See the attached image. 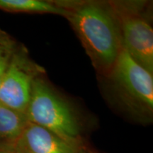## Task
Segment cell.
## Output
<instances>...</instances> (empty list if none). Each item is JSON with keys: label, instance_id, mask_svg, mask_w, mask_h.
<instances>
[{"label": "cell", "instance_id": "cell-12", "mask_svg": "<svg viewBox=\"0 0 153 153\" xmlns=\"http://www.w3.org/2000/svg\"><path fill=\"white\" fill-rule=\"evenodd\" d=\"M2 37H3V36H0V39H1V38H2Z\"/></svg>", "mask_w": 153, "mask_h": 153}, {"label": "cell", "instance_id": "cell-7", "mask_svg": "<svg viewBox=\"0 0 153 153\" xmlns=\"http://www.w3.org/2000/svg\"><path fill=\"white\" fill-rule=\"evenodd\" d=\"M27 123L24 114L0 104V149L11 146Z\"/></svg>", "mask_w": 153, "mask_h": 153}, {"label": "cell", "instance_id": "cell-9", "mask_svg": "<svg viewBox=\"0 0 153 153\" xmlns=\"http://www.w3.org/2000/svg\"><path fill=\"white\" fill-rule=\"evenodd\" d=\"M15 51L14 43L6 37L0 39V85Z\"/></svg>", "mask_w": 153, "mask_h": 153}, {"label": "cell", "instance_id": "cell-1", "mask_svg": "<svg viewBox=\"0 0 153 153\" xmlns=\"http://www.w3.org/2000/svg\"><path fill=\"white\" fill-rule=\"evenodd\" d=\"M90 57L104 76L109 74L123 48L119 22L111 2L57 1Z\"/></svg>", "mask_w": 153, "mask_h": 153}, {"label": "cell", "instance_id": "cell-8", "mask_svg": "<svg viewBox=\"0 0 153 153\" xmlns=\"http://www.w3.org/2000/svg\"><path fill=\"white\" fill-rule=\"evenodd\" d=\"M0 9L10 12L52 14L64 16L66 11L57 2L43 0H0Z\"/></svg>", "mask_w": 153, "mask_h": 153}, {"label": "cell", "instance_id": "cell-3", "mask_svg": "<svg viewBox=\"0 0 153 153\" xmlns=\"http://www.w3.org/2000/svg\"><path fill=\"white\" fill-rule=\"evenodd\" d=\"M25 116L28 123L41 126L68 142L82 145L81 128L74 111L42 76L34 80Z\"/></svg>", "mask_w": 153, "mask_h": 153}, {"label": "cell", "instance_id": "cell-6", "mask_svg": "<svg viewBox=\"0 0 153 153\" xmlns=\"http://www.w3.org/2000/svg\"><path fill=\"white\" fill-rule=\"evenodd\" d=\"M82 145L68 142L53 132L28 123L8 148L14 153H77Z\"/></svg>", "mask_w": 153, "mask_h": 153}, {"label": "cell", "instance_id": "cell-5", "mask_svg": "<svg viewBox=\"0 0 153 153\" xmlns=\"http://www.w3.org/2000/svg\"><path fill=\"white\" fill-rule=\"evenodd\" d=\"M43 72L24 51L15 50L0 85V104L25 115L34 80Z\"/></svg>", "mask_w": 153, "mask_h": 153}, {"label": "cell", "instance_id": "cell-4", "mask_svg": "<svg viewBox=\"0 0 153 153\" xmlns=\"http://www.w3.org/2000/svg\"><path fill=\"white\" fill-rule=\"evenodd\" d=\"M119 22L123 49L149 72H153V30L145 3L111 1Z\"/></svg>", "mask_w": 153, "mask_h": 153}, {"label": "cell", "instance_id": "cell-11", "mask_svg": "<svg viewBox=\"0 0 153 153\" xmlns=\"http://www.w3.org/2000/svg\"><path fill=\"white\" fill-rule=\"evenodd\" d=\"M77 153H92V152H89V150H86V149L84 148L83 147H82V148L79 150V151H78Z\"/></svg>", "mask_w": 153, "mask_h": 153}, {"label": "cell", "instance_id": "cell-10", "mask_svg": "<svg viewBox=\"0 0 153 153\" xmlns=\"http://www.w3.org/2000/svg\"><path fill=\"white\" fill-rule=\"evenodd\" d=\"M0 153H14L12 150L9 149H0Z\"/></svg>", "mask_w": 153, "mask_h": 153}, {"label": "cell", "instance_id": "cell-2", "mask_svg": "<svg viewBox=\"0 0 153 153\" xmlns=\"http://www.w3.org/2000/svg\"><path fill=\"white\" fill-rule=\"evenodd\" d=\"M116 102L140 122H150L153 112V78L123 49L106 76Z\"/></svg>", "mask_w": 153, "mask_h": 153}]
</instances>
